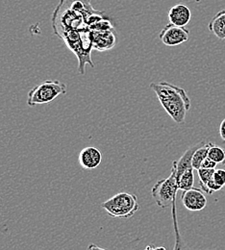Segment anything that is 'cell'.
<instances>
[{
    "instance_id": "1",
    "label": "cell",
    "mask_w": 225,
    "mask_h": 250,
    "mask_svg": "<svg viewBox=\"0 0 225 250\" xmlns=\"http://www.w3.org/2000/svg\"><path fill=\"white\" fill-rule=\"evenodd\" d=\"M162 107L177 125H183L191 108V99L186 91L166 81L150 84Z\"/></svg>"
},
{
    "instance_id": "2",
    "label": "cell",
    "mask_w": 225,
    "mask_h": 250,
    "mask_svg": "<svg viewBox=\"0 0 225 250\" xmlns=\"http://www.w3.org/2000/svg\"><path fill=\"white\" fill-rule=\"evenodd\" d=\"M179 190L176 174L173 167H171V173L167 178L162 179L156 182V184L152 187L151 194L154 198L156 204L163 209L172 207V218L174 223L175 237H176V245L174 247L175 250L181 249V238L178 230L177 217H176V194Z\"/></svg>"
},
{
    "instance_id": "3",
    "label": "cell",
    "mask_w": 225,
    "mask_h": 250,
    "mask_svg": "<svg viewBox=\"0 0 225 250\" xmlns=\"http://www.w3.org/2000/svg\"><path fill=\"white\" fill-rule=\"evenodd\" d=\"M66 46L76 55L79 62V72L80 74H85L86 72V64H90L94 67V62L91 59V52L94 49L91 29L89 26L71 30L65 33L62 37Z\"/></svg>"
},
{
    "instance_id": "4",
    "label": "cell",
    "mask_w": 225,
    "mask_h": 250,
    "mask_svg": "<svg viewBox=\"0 0 225 250\" xmlns=\"http://www.w3.org/2000/svg\"><path fill=\"white\" fill-rule=\"evenodd\" d=\"M101 208L112 218L126 219L132 218L139 211L140 205L136 194L123 191L101 203Z\"/></svg>"
},
{
    "instance_id": "5",
    "label": "cell",
    "mask_w": 225,
    "mask_h": 250,
    "mask_svg": "<svg viewBox=\"0 0 225 250\" xmlns=\"http://www.w3.org/2000/svg\"><path fill=\"white\" fill-rule=\"evenodd\" d=\"M66 93L65 84L59 80H46L35 86L28 93L27 104L30 107L48 104Z\"/></svg>"
},
{
    "instance_id": "6",
    "label": "cell",
    "mask_w": 225,
    "mask_h": 250,
    "mask_svg": "<svg viewBox=\"0 0 225 250\" xmlns=\"http://www.w3.org/2000/svg\"><path fill=\"white\" fill-rule=\"evenodd\" d=\"M159 39L166 46H177L189 41L190 31L185 27L177 26L169 22V24L162 29Z\"/></svg>"
},
{
    "instance_id": "7",
    "label": "cell",
    "mask_w": 225,
    "mask_h": 250,
    "mask_svg": "<svg viewBox=\"0 0 225 250\" xmlns=\"http://www.w3.org/2000/svg\"><path fill=\"white\" fill-rule=\"evenodd\" d=\"M181 200L184 207L191 212L202 211L207 206V198L200 188L193 187L183 190Z\"/></svg>"
},
{
    "instance_id": "8",
    "label": "cell",
    "mask_w": 225,
    "mask_h": 250,
    "mask_svg": "<svg viewBox=\"0 0 225 250\" xmlns=\"http://www.w3.org/2000/svg\"><path fill=\"white\" fill-rule=\"evenodd\" d=\"M94 49L97 51H106L115 47L117 43V33L114 30H91Z\"/></svg>"
},
{
    "instance_id": "9",
    "label": "cell",
    "mask_w": 225,
    "mask_h": 250,
    "mask_svg": "<svg viewBox=\"0 0 225 250\" xmlns=\"http://www.w3.org/2000/svg\"><path fill=\"white\" fill-rule=\"evenodd\" d=\"M167 17L170 23L177 26L185 27L190 23L192 20V12L187 5L183 3H178L169 9Z\"/></svg>"
},
{
    "instance_id": "10",
    "label": "cell",
    "mask_w": 225,
    "mask_h": 250,
    "mask_svg": "<svg viewBox=\"0 0 225 250\" xmlns=\"http://www.w3.org/2000/svg\"><path fill=\"white\" fill-rule=\"evenodd\" d=\"M78 162L83 169H95L100 166L102 162V153L97 147H85L79 154Z\"/></svg>"
},
{
    "instance_id": "11",
    "label": "cell",
    "mask_w": 225,
    "mask_h": 250,
    "mask_svg": "<svg viewBox=\"0 0 225 250\" xmlns=\"http://www.w3.org/2000/svg\"><path fill=\"white\" fill-rule=\"evenodd\" d=\"M208 28L219 40H225V9L220 11L211 20Z\"/></svg>"
},
{
    "instance_id": "12",
    "label": "cell",
    "mask_w": 225,
    "mask_h": 250,
    "mask_svg": "<svg viewBox=\"0 0 225 250\" xmlns=\"http://www.w3.org/2000/svg\"><path fill=\"white\" fill-rule=\"evenodd\" d=\"M175 170V169H174ZM194 168H189L180 174H176V180L180 190H187L194 185Z\"/></svg>"
},
{
    "instance_id": "13",
    "label": "cell",
    "mask_w": 225,
    "mask_h": 250,
    "mask_svg": "<svg viewBox=\"0 0 225 250\" xmlns=\"http://www.w3.org/2000/svg\"><path fill=\"white\" fill-rule=\"evenodd\" d=\"M210 144L211 143H207V142L203 141V142H201V145L199 146V147L194 151L193 155V160H192L194 170H198L201 167L202 162L208 157V151H209Z\"/></svg>"
},
{
    "instance_id": "14",
    "label": "cell",
    "mask_w": 225,
    "mask_h": 250,
    "mask_svg": "<svg viewBox=\"0 0 225 250\" xmlns=\"http://www.w3.org/2000/svg\"><path fill=\"white\" fill-rule=\"evenodd\" d=\"M208 157L215 161L218 165L225 166V149L214 145L213 143L210 144Z\"/></svg>"
},
{
    "instance_id": "15",
    "label": "cell",
    "mask_w": 225,
    "mask_h": 250,
    "mask_svg": "<svg viewBox=\"0 0 225 250\" xmlns=\"http://www.w3.org/2000/svg\"><path fill=\"white\" fill-rule=\"evenodd\" d=\"M215 169H209V168H199L197 170L198 173V177H199V185H200V188L208 193V188H207V185L209 183V181L212 179L213 175H214Z\"/></svg>"
},
{
    "instance_id": "16",
    "label": "cell",
    "mask_w": 225,
    "mask_h": 250,
    "mask_svg": "<svg viewBox=\"0 0 225 250\" xmlns=\"http://www.w3.org/2000/svg\"><path fill=\"white\" fill-rule=\"evenodd\" d=\"M91 30H98V31H105V30H114V26L112 22L108 19H102L101 21H97L96 23L89 26Z\"/></svg>"
},
{
    "instance_id": "17",
    "label": "cell",
    "mask_w": 225,
    "mask_h": 250,
    "mask_svg": "<svg viewBox=\"0 0 225 250\" xmlns=\"http://www.w3.org/2000/svg\"><path fill=\"white\" fill-rule=\"evenodd\" d=\"M213 180L219 187L223 189L225 187V169L216 168L213 175Z\"/></svg>"
},
{
    "instance_id": "18",
    "label": "cell",
    "mask_w": 225,
    "mask_h": 250,
    "mask_svg": "<svg viewBox=\"0 0 225 250\" xmlns=\"http://www.w3.org/2000/svg\"><path fill=\"white\" fill-rule=\"evenodd\" d=\"M218 167V164L213 161L212 159H210L209 157H207L201 164V167L202 168H209V169H216ZM200 167V168H201Z\"/></svg>"
},
{
    "instance_id": "19",
    "label": "cell",
    "mask_w": 225,
    "mask_h": 250,
    "mask_svg": "<svg viewBox=\"0 0 225 250\" xmlns=\"http://www.w3.org/2000/svg\"><path fill=\"white\" fill-rule=\"evenodd\" d=\"M220 136L225 142V118L220 125Z\"/></svg>"
},
{
    "instance_id": "20",
    "label": "cell",
    "mask_w": 225,
    "mask_h": 250,
    "mask_svg": "<svg viewBox=\"0 0 225 250\" xmlns=\"http://www.w3.org/2000/svg\"><path fill=\"white\" fill-rule=\"evenodd\" d=\"M200 1H201V0H195V2H196V3H199Z\"/></svg>"
}]
</instances>
